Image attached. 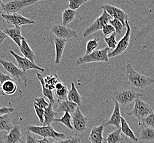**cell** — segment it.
<instances>
[{
    "instance_id": "42",
    "label": "cell",
    "mask_w": 154,
    "mask_h": 143,
    "mask_svg": "<svg viewBox=\"0 0 154 143\" xmlns=\"http://www.w3.org/2000/svg\"><path fill=\"white\" fill-rule=\"evenodd\" d=\"M34 109L41 125L43 126L44 122V110L37 106L35 104H34Z\"/></svg>"
},
{
    "instance_id": "6",
    "label": "cell",
    "mask_w": 154,
    "mask_h": 143,
    "mask_svg": "<svg viewBox=\"0 0 154 143\" xmlns=\"http://www.w3.org/2000/svg\"><path fill=\"white\" fill-rule=\"evenodd\" d=\"M0 64L4 67L11 76L15 80L22 82L25 87L28 86V79L26 72L20 70L12 62L0 58Z\"/></svg>"
},
{
    "instance_id": "2",
    "label": "cell",
    "mask_w": 154,
    "mask_h": 143,
    "mask_svg": "<svg viewBox=\"0 0 154 143\" xmlns=\"http://www.w3.org/2000/svg\"><path fill=\"white\" fill-rule=\"evenodd\" d=\"M142 96L143 94L133 89L123 88L114 91L112 94V100L117 102L120 106H125L135 101L137 97Z\"/></svg>"
},
{
    "instance_id": "24",
    "label": "cell",
    "mask_w": 154,
    "mask_h": 143,
    "mask_svg": "<svg viewBox=\"0 0 154 143\" xmlns=\"http://www.w3.org/2000/svg\"><path fill=\"white\" fill-rule=\"evenodd\" d=\"M121 129L122 132L127 136V138H129L131 140L135 142H139V139L137 137L135 136L134 132L131 129L126 120L123 117H122L121 120Z\"/></svg>"
},
{
    "instance_id": "1",
    "label": "cell",
    "mask_w": 154,
    "mask_h": 143,
    "mask_svg": "<svg viewBox=\"0 0 154 143\" xmlns=\"http://www.w3.org/2000/svg\"><path fill=\"white\" fill-rule=\"evenodd\" d=\"M125 83L127 85L139 89H145L154 84V79L139 73L130 63L125 65Z\"/></svg>"
},
{
    "instance_id": "29",
    "label": "cell",
    "mask_w": 154,
    "mask_h": 143,
    "mask_svg": "<svg viewBox=\"0 0 154 143\" xmlns=\"http://www.w3.org/2000/svg\"><path fill=\"white\" fill-rule=\"evenodd\" d=\"M1 90L5 95H14L17 90V85L14 80H7L1 85Z\"/></svg>"
},
{
    "instance_id": "34",
    "label": "cell",
    "mask_w": 154,
    "mask_h": 143,
    "mask_svg": "<svg viewBox=\"0 0 154 143\" xmlns=\"http://www.w3.org/2000/svg\"><path fill=\"white\" fill-rule=\"evenodd\" d=\"M100 39L98 38H94L88 41L86 47V53L85 55H88L95 51L98 46V42Z\"/></svg>"
},
{
    "instance_id": "23",
    "label": "cell",
    "mask_w": 154,
    "mask_h": 143,
    "mask_svg": "<svg viewBox=\"0 0 154 143\" xmlns=\"http://www.w3.org/2000/svg\"><path fill=\"white\" fill-rule=\"evenodd\" d=\"M70 90L67 95V100L77 104L79 106L82 105V97L78 91L73 82H71Z\"/></svg>"
},
{
    "instance_id": "13",
    "label": "cell",
    "mask_w": 154,
    "mask_h": 143,
    "mask_svg": "<svg viewBox=\"0 0 154 143\" xmlns=\"http://www.w3.org/2000/svg\"><path fill=\"white\" fill-rule=\"evenodd\" d=\"M10 52L16 60L17 66L24 72H26L27 70H37L42 72H44L45 70V68L37 66L35 63L25 58L24 57L20 56L17 55L13 50H10Z\"/></svg>"
},
{
    "instance_id": "3",
    "label": "cell",
    "mask_w": 154,
    "mask_h": 143,
    "mask_svg": "<svg viewBox=\"0 0 154 143\" xmlns=\"http://www.w3.org/2000/svg\"><path fill=\"white\" fill-rule=\"evenodd\" d=\"M109 49L106 47L100 50H96L88 55H84L80 56L76 61V64L79 66L82 64L103 62H108L109 61L108 53Z\"/></svg>"
},
{
    "instance_id": "8",
    "label": "cell",
    "mask_w": 154,
    "mask_h": 143,
    "mask_svg": "<svg viewBox=\"0 0 154 143\" xmlns=\"http://www.w3.org/2000/svg\"><path fill=\"white\" fill-rule=\"evenodd\" d=\"M125 25L127 28V30L123 37L121 39L120 41L118 43L117 46L116 48L112 51H109L108 53V57L113 58L118 56L124 52L127 49L129 45L131 40V30L129 22L128 19L125 20Z\"/></svg>"
},
{
    "instance_id": "33",
    "label": "cell",
    "mask_w": 154,
    "mask_h": 143,
    "mask_svg": "<svg viewBox=\"0 0 154 143\" xmlns=\"http://www.w3.org/2000/svg\"><path fill=\"white\" fill-rule=\"evenodd\" d=\"M121 129H117L108 135L106 138L107 143H121L123 138L121 136Z\"/></svg>"
},
{
    "instance_id": "50",
    "label": "cell",
    "mask_w": 154,
    "mask_h": 143,
    "mask_svg": "<svg viewBox=\"0 0 154 143\" xmlns=\"http://www.w3.org/2000/svg\"><path fill=\"white\" fill-rule=\"evenodd\" d=\"M0 107H1V105H0Z\"/></svg>"
},
{
    "instance_id": "48",
    "label": "cell",
    "mask_w": 154,
    "mask_h": 143,
    "mask_svg": "<svg viewBox=\"0 0 154 143\" xmlns=\"http://www.w3.org/2000/svg\"><path fill=\"white\" fill-rule=\"evenodd\" d=\"M39 143H50L49 140L47 138H43L42 139L39 140Z\"/></svg>"
},
{
    "instance_id": "20",
    "label": "cell",
    "mask_w": 154,
    "mask_h": 143,
    "mask_svg": "<svg viewBox=\"0 0 154 143\" xmlns=\"http://www.w3.org/2000/svg\"><path fill=\"white\" fill-rule=\"evenodd\" d=\"M4 32L7 35V37H10L17 44L18 46L20 47L22 40L23 37L22 34V30L20 27L6 28L4 29Z\"/></svg>"
},
{
    "instance_id": "28",
    "label": "cell",
    "mask_w": 154,
    "mask_h": 143,
    "mask_svg": "<svg viewBox=\"0 0 154 143\" xmlns=\"http://www.w3.org/2000/svg\"><path fill=\"white\" fill-rule=\"evenodd\" d=\"M13 127L11 113L5 114L0 116V131H7L9 132Z\"/></svg>"
},
{
    "instance_id": "44",
    "label": "cell",
    "mask_w": 154,
    "mask_h": 143,
    "mask_svg": "<svg viewBox=\"0 0 154 143\" xmlns=\"http://www.w3.org/2000/svg\"><path fill=\"white\" fill-rule=\"evenodd\" d=\"M7 80H14V79L11 76L5 73L0 70V84H1V85H2L4 82H6Z\"/></svg>"
},
{
    "instance_id": "15",
    "label": "cell",
    "mask_w": 154,
    "mask_h": 143,
    "mask_svg": "<svg viewBox=\"0 0 154 143\" xmlns=\"http://www.w3.org/2000/svg\"><path fill=\"white\" fill-rule=\"evenodd\" d=\"M23 137L20 126L16 124L7 134L4 135L3 140L5 143H24Z\"/></svg>"
},
{
    "instance_id": "40",
    "label": "cell",
    "mask_w": 154,
    "mask_h": 143,
    "mask_svg": "<svg viewBox=\"0 0 154 143\" xmlns=\"http://www.w3.org/2000/svg\"><path fill=\"white\" fill-rule=\"evenodd\" d=\"M24 143H40L39 140L38 139L34 134L27 130L25 135V140Z\"/></svg>"
},
{
    "instance_id": "32",
    "label": "cell",
    "mask_w": 154,
    "mask_h": 143,
    "mask_svg": "<svg viewBox=\"0 0 154 143\" xmlns=\"http://www.w3.org/2000/svg\"><path fill=\"white\" fill-rule=\"evenodd\" d=\"M44 80L45 82V86L48 89L51 91L55 90L56 84L60 80L57 74L55 75L47 76L44 78Z\"/></svg>"
},
{
    "instance_id": "45",
    "label": "cell",
    "mask_w": 154,
    "mask_h": 143,
    "mask_svg": "<svg viewBox=\"0 0 154 143\" xmlns=\"http://www.w3.org/2000/svg\"><path fill=\"white\" fill-rule=\"evenodd\" d=\"M7 37V35L5 33L4 31L0 30V46L3 44Z\"/></svg>"
},
{
    "instance_id": "26",
    "label": "cell",
    "mask_w": 154,
    "mask_h": 143,
    "mask_svg": "<svg viewBox=\"0 0 154 143\" xmlns=\"http://www.w3.org/2000/svg\"><path fill=\"white\" fill-rule=\"evenodd\" d=\"M36 75H37V78L38 80H39L40 84L42 87V92H43L42 93H43L44 97H47V99H48V100H49L50 103L54 104L55 103V100L54 99L53 91L48 89L45 87L43 77L41 74L39 73H37Z\"/></svg>"
},
{
    "instance_id": "18",
    "label": "cell",
    "mask_w": 154,
    "mask_h": 143,
    "mask_svg": "<svg viewBox=\"0 0 154 143\" xmlns=\"http://www.w3.org/2000/svg\"><path fill=\"white\" fill-rule=\"evenodd\" d=\"M54 45L55 48V58L54 63L56 64H60L63 58L64 49L67 43V40L62 39L57 37L54 38Z\"/></svg>"
},
{
    "instance_id": "7",
    "label": "cell",
    "mask_w": 154,
    "mask_h": 143,
    "mask_svg": "<svg viewBox=\"0 0 154 143\" xmlns=\"http://www.w3.org/2000/svg\"><path fill=\"white\" fill-rule=\"evenodd\" d=\"M112 17L106 10H103L102 14L96 18L94 22L84 30L82 37L86 38L91 34L97 32V31L102 30L105 25L109 23V22L112 20Z\"/></svg>"
},
{
    "instance_id": "16",
    "label": "cell",
    "mask_w": 154,
    "mask_h": 143,
    "mask_svg": "<svg viewBox=\"0 0 154 143\" xmlns=\"http://www.w3.org/2000/svg\"><path fill=\"white\" fill-rule=\"evenodd\" d=\"M114 103V107L113 113L111 117L107 121L104 123V126H113L117 128V129H120L121 127V116L120 105L116 101H113Z\"/></svg>"
},
{
    "instance_id": "12",
    "label": "cell",
    "mask_w": 154,
    "mask_h": 143,
    "mask_svg": "<svg viewBox=\"0 0 154 143\" xmlns=\"http://www.w3.org/2000/svg\"><path fill=\"white\" fill-rule=\"evenodd\" d=\"M1 16L6 21L7 24L13 25L16 28L20 27V26L24 25L36 24L35 21L23 17L17 13L10 14L4 13L2 14Z\"/></svg>"
},
{
    "instance_id": "5",
    "label": "cell",
    "mask_w": 154,
    "mask_h": 143,
    "mask_svg": "<svg viewBox=\"0 0 154 143\" xmlns=\"http://www.w3.org/2000/svg\"><path fill=\"white\" fill-rule=\"evenodd\" d=\"M27 130L34 134L42 136L43 138H53V139H64L66 136L64 133H59L54 130L51 126H29L27 127Z\"/></svg>"
},
{
    "instance_id": "39",
    "label": "cell",
    "mask_w": 154,
    "mask_h": 143,
    "mask_svg": "<svg viewBox=\"0 0 154 143\" xmlns=\"http://www.w3.org/2000/svg\"><path fill=\"white\" fill-rule=\"evenodd\" d=\"M34 104L36 105L37 106L44 110H45L49 105V103H47L43 97H35Z\"/></svg>"
},
{
    "instance_id": "25",
    "label": "cell",
    "mask_w": 154,
    "mask_h": 143,
    "mask_svg": "<svg viewBox=\"0 0 154 143\" xmlns=\"http://www.w3.org/2000/svg\"><path fill=\"white\" fill-rule=\"evenodd\" d=\"M53 105L49 103V106L44 110V122L43 125L44 126H51V124L55 120L57 112L53 109Z\"/></svg>"
},
{
    "instance_id": "41",
    "label": "cell",
    "mask_w": 154,
    "mask_h": 143,
    "mask_svg": "<svg viewBox=\"0 0 154 143\" xmlns=\"http://www.w3.org/2000/svg\"><path fill=\"white\" fill-rule=\"evenodd\" d=\"M143 125L154 129V111L146 118L142 121Z\"/></svg>"
},
{
    "instance_id": "17",
    "label": "cell",
    "mask_w": 154,
    "mask_h": 143,
    "mask_svg": "<svg viewBox=\"0 0 154 143\" xmlns=\"http://www.w3.org/2000/svg\"><path fill=\"white\" fill-rule=\"evenodd\" d=\"M104 126L103 124H100L98 126L94 127L91 130L88 136V139L91 143H103L104 140L103 138Z\"/></svg>"
},
{
    "instance_id": "31",
    "label": "cell",
    "mask_w": 154,
    "mask_h": 143,
    "mask_svg": "<svg viewBox=\"0 0 154 143\" xmlns=\"http://www.w3.org/2000/svg\"><path fill=\"white\" fill-rule=\"evenodd\" d=\"M54 122L62 123L69 130L74 131V127L72 126V115L70 113L65 112L63 116L60 118H55V120H54Z\"/></svg>"
},
{
    "instance_id": "21",
    "label": "cell",
    "mask_w": 154,
    "mask_h": 143,
    "mask_svg": "<svg viewBox=\"0 0 154 143\" xmlns=\"http://www.w3.org/2000/svg\"><path fill=\"white\" fill-rule=\"evenodd\" d=\"M20 48L21 53L23 55L25 58L35 63L37 59V57L33 51L31 49L29 43L27 42V40L24 37L22 40L21 46Z\"/></svg>"
},
{
    "instance_id": "35",
    "label": "cell",
    "mask_w": 154,
    "mask_h": 143,
    "mask_svg": "<svg viewBox=\"0 0 154 143\" xmlns=\"http://www.w3.org/2000/svg\"><path fill=\"white\" fill-rule=\"evenodd\" d=\"M117 34L114 32L109 37H104V40L105 43L107 45V47L109 49L114 50L117 46L118 42L116 40Z\"/></svg>"
},
{
    "instance_id": "4",
    "label": "cell",
    "mask_w": 154,
    "mask_h": 143,
    "mask_svg": "<svg viewBox=\"0 0 154 143\" xmlns=\"http://www.w3.org/2000/svg\"><path fill=\"white\" fill-rule=\"evenodd\" d=\"M154 111L149 103L141 100L140 97H137L134 101L133 108L128 113V115L134 117L138 121L142 122Z\"/></svg>"
},
{
    "instance_id": "9",
    "label": "cell",
    "mask_w": 154,
    "mask_h": 143,
    "mask_svg": "<svg viewBox=\"0 0 154 143\" xmlns=\"http://www.w3.org/2000/svg\"><path fill=\"white\" fill-rule=\"evenodd\" d=\"M39 2L35 0H14L5 4L4 11L7 14L16 13L24 8Z\"/></svg>"
},
{
    "instance_id": "11",
    "label": "cell",
    "mask_w": 154,
    "mask_h": 143,
    "mask_svg": "<svg viewBox=\"0 0 154 143\" xmlns=\"http://www.w3.org/2000/svg\"><path fill=\"white\" fill-rule=\"evenodd\" d=\"M50 31L56 37L66 39L78 37L77 31L62 25H53L50 28Z\"/></svg>"
},
{
    "instance_id": "37",
    "label": "cell",
    "mask_w": 154,
    "mask_h": 143,
    "mask_svg": "<svg viewBox=\"0 0 154 143\" xmlns=\"http://www.w3.org/2000/svg\"><path fill=\"white\" fill-rule=\"evenodd\" d=\"M80 138L75 135V136H66L64 139H57L53 143H80Z\"/></svg>"
},
{
    "instance_id": "38",
    "label": "cell",
    "mask_w": 154,
    "mask_h": 143,
    "mask_svg": "<svg viewBox=\"0 0 154 143\" xmlns=\"http://www.w3.org/2000/svg\"><path fill=\"white\" fill-rule=\"evenodd\" d=\"M109 24L114 27L116 33L118 35H121L123 33L124 26L119 20L113 18L109 22Z\"/></svg>"
},
{
    "instance_id": "30",
    "label": "cell",
    "mask_w": 154,
    "mask_h": 143,
    "mask_svg": "<svg viewBox=\"0 0 154 143\" xmlns=\"http://www.w3.org/2000/svg\"><path fill=\"white\" fill-rule=\"evenodd\" d=\"M76 16V10H72L70 8L65 9L62 13V23L66 26L74 20Z\"/></svg>"
},
{
    "instance_id": "47",
    "label": "cell",
    "mask_w": 154,
    "mask_h": 143,
    "mask_svg": "<svg viewBox=\"0 0 154 143\" xmlns=\"http://www.w3.org/2000/svg\"><path fill=\"white\" fill-rule=\"evenodd\" d=\"M4 6L5 4L2 1H0V14L2 15L4 13Z\"/></svg>"
},
{
    "instance_id": "19",
    "label": "cell",
    "mask_w": 154,
    "mask_h": 143,
    "mask_svg": "<svg viewBox=\"0 0 154 143\" xmlns=\"http://www.w3.org/2000/svg\"><path fill=\"white\" fill-rule=\"evenodd\" d=\"M79 106L77 104L71 102L69 100H62L58 101V106L56 110L57 113H61V112H68L72 115L75 112V111L77 109Z\"/></svg>"
},
{
    "instance_id": "22",
    "label": "cell",
    "mask_w": 154,
    "mask_h": 143,
    "mask_svg": "<svg viewBox=\"0 0 154 143\" xmlns=\"http://www.w3.org/2000/svg\"><path fill=\"white\" fill-rule=\"evenodd\" d=\"M68 88L63 82L60 80L55 87V96L58 101L67 99Z\"/></svg>"
},
{
    "instance_id": "46",
    "label": "cell",
    "mask_w": 154,
    "mask_h": 143,
    "mask_svg": "<svg viewBox=\"0 0 154 143\" xmlns=\"http://www.w3.org/2000/svg\"><path fill=\"white\" fill-rule=\"evenodd\" d=\"M121 143H142L141 142H140V141H139V142H134V141H132V140H129L127 138H123V139L122 140V142H121Z\"/></svg>"
},
{
    "instance_id": "36",
    "label": "cell",
    "mask_w": 154,
    "mask_h": 143,
    "mask_svg": "<svg viewBox=\"0 0 154 143\" xmlns=\"http://www.w3.org/2000/svg\"><path fill=\"white\" fill-rule=\"evenodd\" d=\"M88 1V0H69L67 8L72 10H77L83 4Z\"/></svg>"
},
{
    "instance_id": "14",
    "label": "cell",
    "mask_w": 154,
    "mask_h": 143,
    "mask_svg": "<svg viewBox=\"0 0 154 143\" xmlns=\"http://www.w3.org/2000/svg\"><path fill=\"white\" fill-rule=\"evenodd\" d=\"M100 8L106 10L112 18L119 20L124 27H126L125 20L129 19V16L124 10L109 4H102Z\"/></svg>"
},
{
    "instance_id": "27",
    "label": "cell",
    "mask_w": 154,
    "mask_h": 143,
    "mask_svg": "<svg viewBox=\"0 0 154 143\" xmlns=\"http://www.w3.org/2000/svg\"><path fill=\"white\" fill-rule=\"evenodd\" d=\"M139 138L141 141L153 142L154 141V129L143 125L140 131Z\"/></svg>"
},
{
    "instance_id": "43",
    "label": "cell",
    "mask_w": 154,
    "mask_h": 143,
    "mask_svg": "<svg viewBox=\"0 0 154 143\" xmlns=\"http://www.w3.org/2000/svg\"><path fill=\"white\" fill-rule=\"evenodd\" d=\"M101 30H102V33L104 35V37H107V36L108 35L112 34L114 32H116L114 27H113L109 23L105 25Z\"/></svg>"
},
{
    "instance_id": "10",
    "label": "cell",
    "mask_w": 154,
    "mask_h": 143,
    "mask_svg": "<svg viewBox=\"0 0 154 143\" xmlns=\"http://www.w3.org/2000/svg\"><path fill=\"white\" fill-rule=\"evenodd\" d=\"M72 126L74 127V132L77 133H82L87 130L88 119L81 111L79 107L75 111L72 115Z\"/></svg>"
},
{
    "instance_id": "49",
    "label": "cell",
    "mask_w": 154,
    "mask_h": 143,
    "mask_svg": "<svg viewBox=\"0 0 154 143\" xmlns=\"http://www.w3.org/2000/svg\"><path fill=\"white\" fill-rule=\"evenodd\" d=\"M4 95H5V94L3 93V91L1 90V88H0V98H2Z\"/></svg>"
}]
</instances>
